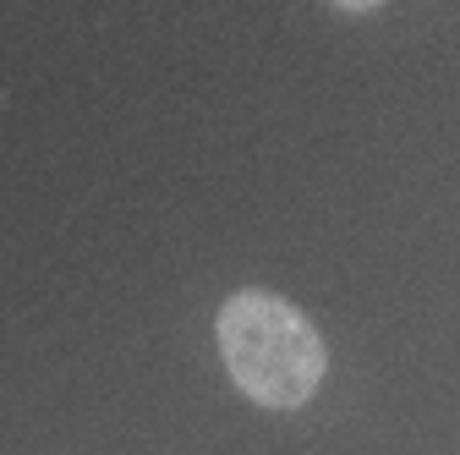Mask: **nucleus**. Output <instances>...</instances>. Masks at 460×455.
Here are the masks:
<instances>
[{"label":"nucleus","instance_id":"obj_1","mask_svg":"<svg viewBox=\"0 0 460 455\" xmlns=\"http://www.w3.org/2000/svg\"><path fill=\"white\" fill-rule=\"evenodd\" d=\"M214 340H219V362L230 384L263 412H296L323 389L329 346L318 324L279 291L247 286L230 302H219Z\"/></svg>","mask_w":460,"mask_h":455},{"label":"nucleus","instance_id":"obj_2","mask_svg":"<svg viewBox=\"0 0 460 455\" xmlns=\"http://www.w3.org/2000/svg\"><path fill=\"white\" fill-rule=\"evenodd\" d=\"M329 6H340V12H378V6H389V0H329Z\"/></svg>","mask_w":460,"mask_h":455}]
</instances>
